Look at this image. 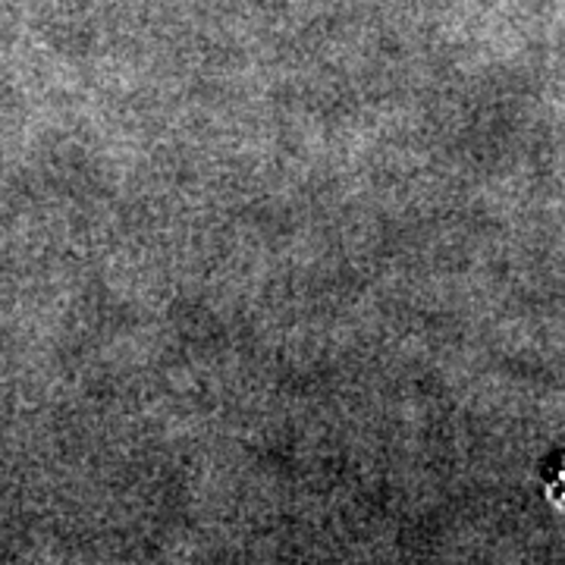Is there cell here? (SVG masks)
Here are the masks:
<instances>
[{
    "label": "cell",
    "instance_id": "1",
    "mask_svg": "<svg viewBox=\"0 0 565 565\" xmlns=\"http://www.w3.org/2000/svg\"><path fill=\"white\" fill-rule=\"evenodd\" d=\"M546 497L559 505V509H565V456L550 471V478H546Z\"/></svg>",
    "mask_w": 565,
    "mask_h": 565
}]
</instances>
